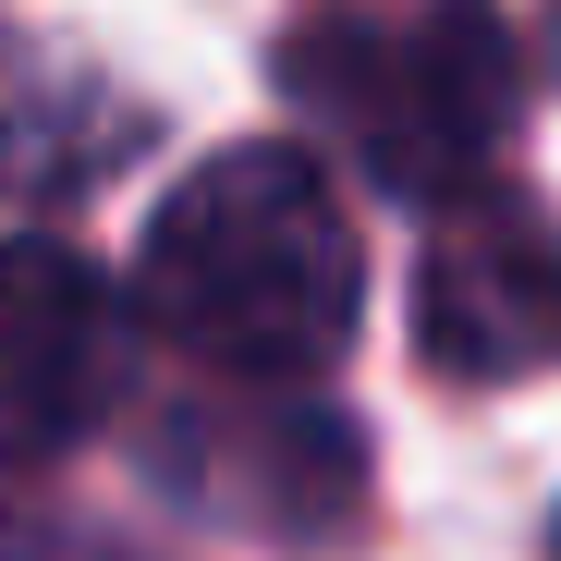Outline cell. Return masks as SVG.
Returning a JSON list of instances; mask_svg holds the SVG:
<instances>
[{"label":"cell","instance_id":"obj_1","mask_svg":"<svg viewBox=\"0 0 561 561\" xmlns=\"http://www.w3.org/2000/svg\"><path fill=\"white\" fill-rule=\"evenodd\" d=\"M354 294H366L354 208L306 147H220L208 171L171 183L135 256V306L159 318V342L268 391L318 379L354 342Z\"/></svg>","mask_w":561,"mask_h":561},{"label":"cell","instance_id":"obj_2","mask_svg":"<svg viewBox=\"0 0 561 561\" xmlns=\"http://www.w3.org/2000/svg\"><path fill=\"white\" fill-rule=\"evenodd\" d=\"M280 85L391 183V196L439 208L489 171L513 99H525V61L501 0H427L403 25H318L280 49Z\"/></svg>","mask_w":561,"mask_h":561},{"label":"cell","instance_id":"obj_3","mask_svg":"<svg viewBox=\"0 0 561 561\" xmlns=\"http://www.w3.org/2000/svg\"><path fill=\"white\" fill-rule=\"evenodd\" d=\"M415 354L439 379H549L561 366V220L525 196H463L427 208L415 256Z\"/></svg>","mask_w":561,"mask_h":561},{"label":"cell","instance_id":"obj_4","mask_svg":"<svg viewBox=\"0 0 561 561\" xmlns=\"http://www.w3.org/2000/svg\"><path fill=\"white\" fill-rule=\"evenodd\" d=\"M123 403V294L99 256L0 232V477L61 463Z\"/></svg>","mask_w":561,"mask_h":561},{"label":"cell","instance_id":"obj_5","mask_svg":"<svg viewBox=\"0 0 561 561\" xmlns=\"http://www.w3.org/2000/svg\"><path fill=\"white\" fill-rule=\"evenodd\" d=\"M159 477L183 501L256 525V537H330V525H354L366 451L330 403H294V391L244 379V403H196V415L159 427Z\"/></svg>","mask_w":561,"mask_h":561},{"label":"cell","instance_id":"obj_6","mask_svg":"<svg viewBox=\"0 0 561 561\" xmlns=\"http://www.w3.org/2000/svg\"><path fill=\"white\" fill-rule=\"evenodd\" d=\"M135 135L147 123L111 99L99 73L0 37V196L49 208V196H73V183H99L111 159H135Z\"/></svg>","mask_w":561,"mask_h":561},{"label":"cell","instance_id":"obj_7","mask_svg":"<svg viewBox=\"0 0 561 561\" xmlns=\"http://www.w3.org/2000/svg\"><path fill=\"white\" fill-rule=\"evenodd\" d=\"M549 561H561V537H549Z\"/></svg>","mask_w":561,"mask_h":561}]
</instances>
